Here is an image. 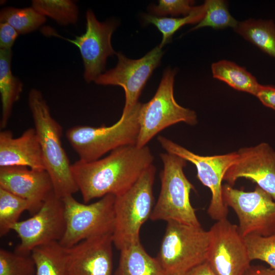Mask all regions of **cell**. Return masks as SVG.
I'll use <instances>...</instances> for the list:
<instances>
[{
    "mask_svg": "<svg viewBox=\"0 0 275 275\" xmlns=\"http://www.w3.org/2000/svg\"><path fill=\"white\" fill-rule=\"evenodd\" d=\"M186 275H216L208 263L205 261L195 267Z\"/></svg>",
    "mask_w": 275,
    "mask_h": 275,
    "instance_id": "obj_35",
    "label": "cell"
},
{
    "mask_svg": "<svg viewBox=\"0 0 275 275\" xmlns=\"http://www.w3.org/2000/svg\"><path fill=\"white\" fill-rule=\"evenodd\" d=\"M36 265L31 254L0 249V275H35Z\"/></svg>",
    "mask_w": 275,
    "mask_h": 275,
    "instance_id": "obj_29",
    "label": "cell"
},
{
    "mask_svg": "<svg viewBox=\"0 0 275 275\" xmlns=\"http://www.w3.org/2000/svg\"><path fill=\"white\" fill-rule=\"evenodd\" d=\"M18 35L15 29L8 23H0L1 49H11Z\"/></svg>",
    "mask_w": 275,
    "mask_h": 275,
    "instance_id": "obj_32",
    "label": "cell"
},
{
    "mask_svg": "<svg viewBox=\"0 0 275 275\" xmlns=\"http://www.w3.org/2000/svg\"><path fill=\"white\" fill-rule=\"evenodd\" d=\"M245 39L275 58V24L271 20L249 19L234 29Z\"/></svg>",
    "mask_w": 275,
    "mask_h": 275,
    "instance_id": "obj_23",
    "label": "cell"
},
{
    "mask_svg": "<svg viewBox=\"0 0 275 275\" xmlns=\"http://www.w3.org/2000/svg\"><path fill=\"white\" fill-rule=\"evenodd\" d=\"M153 160L147 146L140 148L131 145L118 148L94 161L78 160L71 168L78 191L87 203L107 195L116 196L125 192Z\"/></svg>",
    "mask_w": 275,
    "mask_h": 275,
    "instance_id": "obj_1",
    "label": "cell"
},
{
    "mask_svg": "<svg viewBox=\"0 0 275 275\" xmlns=\"http://www.w3.org/2000/svg\"><path fill=\"white\" fill-rule=\"evenodd\" d=\"M223 199L238 219V229L243 237L251 234L267 236L275 232V201L256 185L252 191L223 185Z\"/></svg>",
    "mask_w": 275,
    "mask_h": 275,
    "instance_id": "obj_10",
    "label": "cell"
},
{
    "mask_svg": "<svg viewBox=\"0 0 275 275\" xmlns=\"http://www.w3.org/2000/svg\"><path fill=\"white\" fill-rule=\"evenodd\" d=\"M65 229L64 204L53 193L32 217L19 221L12 227L20 239L15 252L29 255L38 246L59 242Z\"/></svg>",
    "mask_w": 275,
    "mask_h": 275,
    "instance_id": "obj_13",
    "label": "cell"
},
{
    "mask_svg": "<svg viewBox=\"0 0 275 275\" xmlns=\"http://www.w3.org/2000/svg\"><path fill=\"white\" fill-rule=\"evenodd\" d=\"M160 157L163 163L161 187L150 219L201 226L190 201V192L195 188L183 171L186 161L168 152L160 153Z\"/></svg>",
    "mask_w": 275,
    "mask_h": 275,
    "instance_id": "obj_4",
    "label": "cell"
},
{
    "mask_svg": "<svg viewBox=\"0 0 275 275\" xmlns=\"http://www.w3.org/2000/svg\"><path fill=\"white\" fill-rule=\"evenodd\" d=\"M120 251L115 275H167L156 258L149 255L140 241Z\"/></svg>",
    "mask_w": 275,
    "mask_h": 275,
    "instance_id": "obj_19",
    "label": "cell"
},
{
    "mask_svg": "<svg viewBox=\"0 0 275 275\" xmlns=\"http://www.w3.org/2000/svg\"><path fill=\"white\" fill-rule=\"evenodd\" d=\"M24 166L45 170L42 150L34 128L17 138L10 130L0 132V167Z\"/></svg>",
    "mask_w": 275,
    "mask_h": 275,
    "instance_id": "obj_18",
    "label": "cell"
},
{
    "mask_svg": "<svg viewBox=\"0 0 275 275\" xmlns=\"http://www.w3.org/2000/svg\"><path fill=\"white\" fill-rule=\"evenodd\" d=\"M31 255L36 265L35 275H67V249L59 242L38 246Z\"/></svg>",
    "mask_w": 275,
    "mask_h": 275,
    "instance_id": "obj_22",
    "label": "cell"
},
{
    "mask_svg": "<svg viewBox=\"0 0 275 275\" xmlns=\"http://www.w3.org/2000/svg\"><path fill=\"white\" fill-rule=\"evenodd\" d=\"M11 49H0V93L2 101L1 128L8 124L14 103L18 101L23 90L21 81L12 73Z\"/></svg>",
    "mask_w": 275,
    "mask_h": 275,
    "instance_id": "obj_20",
    "label": "cell"
},
{
    "mask_svg": "<svg viewBox=\"0 0 275 275\" xmlns=\"http://www.w3.org/2000/svg\"><path fill=\"white\" fill-rule=\"evenodd\" d=\"M25 210L29 212L31 204L21 198L0 187V236L6 235L13 225L19 222L21 214Z\"/></svg>",
    "mask_w": 275,
    "mask_h": 275,
    "instance_id": "obj_25",
    "label": "cell"
},
{
    "mask_svg": "<svg viewBox=\"0 0 275 275\" xmlns=\"http://www.w3.org/2000/svg\"><path fill=\"white\" fill-rule=\"evenodd\" d=\"M115 198V196L107 195L89 204L79 202L72 195L62 199L66 229L60 244L68 249L87 239L112 234Z\"/></svg>",
    "mask_w": 275,
    "mask_h": 275,
    "instance_id": "obj_8",
    "label": "cell"
},
{
    "mask_svg": "<svg viewBox=\"0 0 275 275\" xmlns=\"http://www.w3.org/2000/svg\"><path fill=\"white\" fill-rule=\"evenodd\" d=\"M256 97L264 106L275 110L274 86L261 85Z\"/></svg>",
    "mask_w": 275,
    "mask_h": 275,
    "instance_id": "obj_33",
    "label": "cell"
},
{
    "mask_svg": "<svg viewBox=\"0 0 275 275\" xmlns=\"http://www.w3.org/2000/svg\"><path fill=\"white\" fill-rule=\"evenodd\" d=\"M244 275H275V269L261 265H251Z\"/></svg>",
    "mask_w": 275,
    "mask_h": 275,
    "instance_id": "obj_34",
    "label": "cell"
},
{
    "mask_svg": "<svg viewBox=\"0 0 275 275\" xmlns=\"http://www.w3.org/2000/svg\"><path fill=\"white\" fill-rule=\"evenodd\" d=\"M194 1L190 0H159L158 5L151 6L150 9L154 15L159 17L186 16L194 10Z\"/></svg>",
    "mask_w": 275,
    "mask_h": 275,
    "instance_id": "obj_31",
    "label": "cell"
},
{
    "mask_svg": "<svg viewBox=\"0 0 275 275\" xmlns=\"http://www.w3.org/2000/svg\"><path fill=\"white\" fill-rule=\"evenodd\" d=\"M206 261L216 275H244L250 267L244 237L227 218L216 221L208 231Z\"/></svg>",
    "mask_w": 275,
    "mask_h": 275,
    "instance_id": "obj_11",
    "label": "cell"
},
{
    "mask_svg": "<svg viewBox=\"0 0 275 275\" xmlns=\"http://www.w3.org/2000/svg\"><path fill=\"white\" fill-rule=\"evenodd\" d=\"M112 234L81 241L67 249V275H112Z\"/></svg>",
    "mask_w": 275,
    "mask_h": 275,
    "instance_id": "obj_17",
    "label": "cell"
},
{
    "mask_svg": "<svg viewBox=\"0 0 275 275\" xmlns=\"http://www.w3.org/2000/svg\"><path fill=\"white\" fill-rule=\"evenodd\" d=\"M209 243L201 226L169 221L156 258L167 275H186L206 261Z\"/></svg>",
    "mask_w": 275,
    "mask_h": 275,
    "instance_id": "obj_6",
    "label": "cell"
},
{
    "mask_svg": "<svg viewBox=\"0 0 275 275\" xmlns=\"http://www.w3.org/2000/svg\"><path fill=\"white\" fill-rule=\"evenodd\" d=\"M28 103L54 193L61 199L72 195L78 189L72 176L71 164L62 145V128L51 116L40 91L31 89Z\"/></svg>",
    "mask_w": 275,
    "mask_h": 275,
    "instance_id": "obj_2",
    "label": "cell"
},
{
    "mask_svg": "<svg viewBox=\"0 0 275 275\" xmlns=\"http://www.w3.org/2000/svg\"><path fill=\"white\" fill-rule=\"evenodd\" d=\"M32 7L39 13L50 17L61 25L75 23L78 10L75 4L69 0H34Z\"/></svg>",
    "mask_w": 275,
    "mask_h": 275,
    "instance_id": "obj_27",
    "label": "cell"
},
{
    "mask_svg": "<svg viewBox=\"0 0 275 275\" xmlns=\"http://www.w3.org/2000/svg\"><path fill=\"white\" fill-rule=\"evenodd\" d=\"M86 16L85 33L73 40L64 39L79 48L84 65V77L89 82L102 74L107 58L116 53L111 44L116 24L108 20L99 22L91 10H87Z\"/></svg>",
    "mask_w": 275,
    "mask_h": 275,
    "instance_id": "obj_14",
    "label": "cell"
},
{
    "mask_svg": "<svg viewBox=\"0 0 275 275\" xmlns=\"http://www.w3.org/2000/svg\"><path fill=\"white\" fill-rule=\"evenodd\" d=\"M157 139L166 152L178 156L195 166L199 180L209 188L211 193L207 211L209 216L216 221L227 218L228 209L223 199L222 182L226 172L237 159V151L221 155L202 156L163 136L159 135Z\"/></svg>",
    "mask_w": 275,
    "mask_h": 275,
    "instance_id": "obj_9",
    "label": "cell"
},
{
    "mask_svg": "<svg viewBox=\"0 0 275 275\" xmlns=\"http://www.w3.org/2000/svg\"><path fill=\"white\" fill-rule=\"evenodd\" d=\"M0 187L27 200L31 204V214L36 213L54 193L46 170L24 166L0 167Z\"/></svg>",
    "mask_w": 275,
    "mask_h": 275,
    "instance_id": "obj_16",
    "label": "cell"
},
{
    "mask_svg": "<svg viewBox=\"0 0 275 275\" xmlns=\"http://www.w3.org/2000/svg\"><path fill=\"white\" fill-rule=\"evenodd\" d=\"M244 238L251 261L265 262L275 269V232L267 236L251 234Z\"/></svg>",
    "mask_w": 275,
    "mask_h": 275,
    "instance_id": "obj_30",
    "label": "cell"
},
{
    "mask_svg": "<svg viewBox=\"0 0 275 275\" xmlns=\"http://www.w3.org/2000/svg\"><path fill=\"white\" fill-rule=\"evenodd\" d=\"M214 78L222 80L235 90L256 96L261 85L244 67L227 60H221L211 65Z\"/></svg>",
    "mask_w": 275,
    "mask_h": 275,
    "instance_id": "obj_21",
    "label": "cell"
},
{
    "mask_svg": "<svg viewBox=\"0 0 275 275\" xmlns=\"http://www.w3.org/2000/svg\"><path fill=\"white\" fill-rule=\"evenodd\" d=\"M46 21L45 16L32 7L22 9L7 7L0 13L1 23H7L19 34H25L37 29Z\"/></svg>",
    "mask_w": 275,
    "mask_h": 275,
    "instance_id": "obj_26",
    "label": "cell"
},
{
    "mask_svg": "<svg viewBox=\"0 0 275 275\" xmlns=\"http://www.w3.org/2000/svg\"><path fill=\"white\" fill-rule=\"evenodd\" d=\"M155 172V167L152 164L127 190L115 196L112 239L119 251L140 241V229L150 218L154 206L153 186Z\"/></svg>",
    "mask_w": 275,
    "mask_h": 275,
    "instance_id": "obj_3",
    "label": "cell"
},
{
    "mask_svg": "<svg viewBox=\"0 0 275 275\" xmlns=\"http://www.w3.org/2000/svg\"><path fill=\"white\" fill-rule=\"evenodd\" d=\"M205 13V5L203 4L195 6L188 15L181 18L159 17L154 15L145 14L146 22L154 25L162 34V40L159 46L162 47L170 42L174 34L180 28L187 24L198 23Z\"/></svg>",
    "mask_w": 275,
    "mask_h": 275,
    "instance_id": "obj_24",
    "label": "cell"
},
{
    "mask_svg": "<svg viewBox=\"0 0 275 275\" xmlns=\"http://www.w3.org/2000/svg\"><path fill=\"white\" fill-rule=\"evenodd\" d=\"M175 69L167 68L163 72L158 89L153 98L142 103L139 115L140 130L135 145L147 146L157 133L177 123L190 125L197 123L196 112L180 105L174 96Z\"/></svg>",
    "mask_w": 275,
    "mask_h": 275,
    "instance_id": "obj_7",
    "label": "cell"
},
{
    "mask_svg": "<svg viewBox=\"0 0 275 275\" xmlns=\"http://www.w3.org/2000/svg\"><path fill=\"white\" fill-rule=\"evenodd\" d=\"M237 153V159L226 172L223 181L233 186L239 178L250 179L275 201V151L263 142L240 148Z\"/></svg>",
    "mask_w": 275,
    "mask_h": 275,
    "instance_id": "obj_15",
    "label": "cell"
},
{
    "mask_svg": "<svg viewBox=\"0 0 275 275\" xmlns=\"http://www.w3.org/2000/svg\"><path fill=\"white\" fill-rule=\"evenodd\" d=\"M205 13L202 20L190 30L209 26L214 29L231 27L234 29L238 22L229 13L227 3L223 0H206Z\"/></svg>",
    "mask_w": 275,
    "mask_h": 275,
    "instance_id": "obj_28",
    "label": "cell"
},
{
    "mask_svg": "<svg viewBox=\"0 0 275 275\" xmlns=\"http://www.w3.org/2000/svg\"><path fill=\"white\" fill-rule=\"evenodd\" d=\"M116 54L118 57L116 67L100 75L94 81L98 85L123 88L125 101L121 117L125 118L139 102L144 86L160 63L163 51L158 45L136 60L127 58L121 52Z\"/></svg>",
    "mask_w": 275,
    "mask_h": 275,
    "instance_id": "obj_12",
    "label": "cell"
},
{
    "mask_svg": "<svg viewBox=\"0 0 275 275\" xmlns=\"http://www.w3.org/2000/svg\"><path fill=\"white\" fill-rule=\"evenodd\" d=\"M141 104L139 102L130 114L120 117L111 126L76 125L69 128L66 136L79 160L94 161L120 147L135 145L140 130Z\"/></svg>",
    "mask_w": 275,
    "mask_h": 275,
    "instance_id": "obj_5",
    "label": "cell"
}]
</instances>
